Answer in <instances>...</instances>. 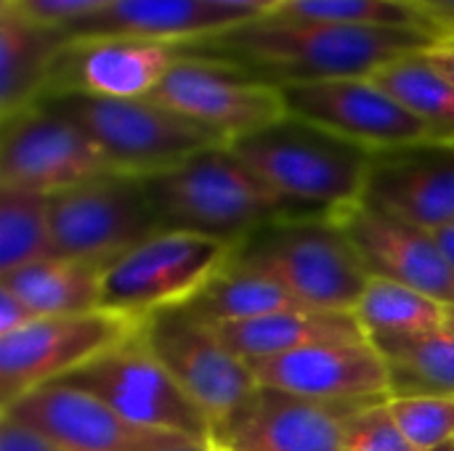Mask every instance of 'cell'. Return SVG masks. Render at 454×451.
I'll return each instance as SVG.
<instances>
[{
  "instance_id": "obj_26",
  "label": "cell",
  "mask_w": 454,
  "mask_h": 451,
  "mask_svg": "<svg viewBox=\"0 0 454 451\" xmlns=\"http://www.w3.org/2000/svg\"><path fill=\"white\" fill-rule=\"evenodd\" d=\"M391 375L394 396H452L454 399V335L442 327L410 338H388L372 343Z\"/></svg>"
},
{
  "instance_id": "obj_17",
  "label": "cell",
  "mask_w": 454,
  "mask_h": 451,
  "mask_svg": "<svg viewBox=\"0 0 454 451\" xmlns=\"http://www.w3.org/2000/svg\"><path fill=\"white\" fill-rule=\"evenodd\" d=\"M258 383L325 404H375L391 399V375L370 340L319 343L250 364Z\"/></svg>"
},
{
  "instance_id": "obj_12",
  "label": "cell",
  "mask_w": 454,
  "mask_h": 451,
  "mask_svg": "<svg viewBox=\"0 0 454 451\" xmlns=\"http://www.w3.org/2000/svg\"><path fill=\"white\" fill-rule=\"evenodd\" d=\"M114 173L98 146L67 117L29 106L3 120L0 189L53 197Z\"/></svg>"
},
{
  "instance_id": "obj_3",
  "label": "cell",
  "mask_w": 454,
  "mask_h": 451,
  "mask_svg": "<svg viewBox=\"0 0 454 451\" xmlns=\"http://www.w3.org/2000/svg\"><path fill=\"white\" fill-rule=\"evenodd\" d=\"M285 199L317 213L362 202L375 154L309 120H282L229 144Z\"/></svg>"
},
{
  "instance_id": "obj_6",
  "label": "cell",
  "mask_w": 454,
  "mask_h": 451,
  "mask_svg": "<svg viewBox=\"0 0 454 451\" xmlns=\"http://www.w3.org/2000/svg\"><path fill=\"white\" fill-rule=\"evenodd\" d=\"M234 250L231 242L194 231H157L104 268L101 308L144 322L157 311L186 306L231 263Z\"/></svg>"
},
{
  "instance_id": "obj_40",
  "label": "cell",
  "mask_w": 454,
  "mask_h": 451,
  "mask_svg": "<svg viewBox=\"0 0 454 451\" xmlns=\"http://www.w3.org/2000/svg\"><path fill=\"white\" fill-rule=\"evenodd\" d=\"M436 451H454L452 444H447V447H442V449H436Z\"/></svg>"
},
{
  "instance_id": "obj_10",
  "label": "cell",
  "mask_w": 454,
  "mask_h": 451,
  "mask_svg": "<svg viewBox=\"0 0 454 451\" xmlns=\"http://www.w3.org/2000/svg\"><path fill=\"white\" fill-rule=\"evenodd\" d=\"M149 98L200 125L221 144H234L287 114L277 85L226 61L181 51Z\"/></svg>"
},
{
  "instance_id": "obj_7",
  "label": "cell",
  "mask_w": 454,
  "mask_h": 451,
  "mask_svg": "<svg viewBox=\"0 0 454 451\" xmlns=\"http://www.w3.org/2000/svg\"><path fill=\"white\" fill-rule=\"evenodd\" d=\"M61 383L82 388L133 425L213 447V425L146 346L141 330Z\"/></svg>"
},
{
  "instance_id": "obj_43",
  "label": "cell",
  "mask_w": 454,
  "mask_h": 451,
  "mask_svg": "<svg viewBox=\"0 0 454 451\" xmlns=\"http://www.w3.org/2000/svg\"><path fill=\"white\" fill-rule=\"evenodd\" d=\"M452 447H454V441H452Z\"/></svg>"
},
{
  "instance_id": "obj_24",
  "label": "cell",
  "mask_w": 454,
  "mask_h": 451,
  "mask_svg": "<svg viewBox=\"0 0 454 451\" xmlns=\"http://www.w3.org/2000/svg\"><path fill=\"white\" fill-rule=\"evenodd\" d=\"M197 322L218 330L237 322H253L271 314H282L290 308H306L298 303L282 284L274 279L229 263L221 274H215L186 306Z\"/></svg>"
},
{
  "instance_id": "obj_1",
  "label": "cell",
  "mask_w": 454,
  "mask_h": 451,
  "mask_svg": "<svg viewBox=\"0 0 454 451\" xmlns=\"http://www.w3.org/2000/svg\"><path fill=\"white\" fill-rule=\"evenodd\" d=\"M442 40L447 37L426 29L309 21L269 11L176 48L226 61L255 80L285 88L338 77H372L386 64L428 51Z\"/></svg>"
},
{
  "instance_id": "obj_4",
  "label": "cell",
  "mask_w": 454,
  "mask_h": 451,
  "mask_svg": "<svg viewBox=\"0 0 454 451\" xmlns=\"http://www.w3.org/2000/svg\"><path fill=\"white\" fill-rule=\"evenodd\" d=\"M231 263L274 279L317 311L354 314L372 279L333 213L274 221L242 239Z\"/></svg>"
},
{
  "instance_id": "obj_41",
  "label": "cell",
  "mask_w": 454,
  "mask_h": 451,
  "mask_svg": "<svg viewBox=\"0 0 454 451\" xmlns=\"http://www.w3.org/2000/svg\"><path fill=\"white\" fill-rule=\"evenodd\" d=\"M213 451H229V449H218V447H213Z\"/></svg>"
},
{
  "instance_id": "obj_35",
  "label": "cell",
  "mask_w": 454,
  "mask_h": 451,
  "mask_svg": "<svg viewBox=\"0 0 454 451\" xmlns=\"http://www.w3.org/2000/svg\"><path fill=\"white\" fill-rule=\"evenodd\" d=\"M418 3L447 35V40H454V0H412Z\"/></svg>"
},
{
  "instance_id": "obj_5",
  "label": "cell",
  "mask_w": 454,
  "mask_h": 451,
  "mask_svg": "<svg viewBox=\"0 0 454 451\" xmlns=\"http://www.w3.org/2000/svg\"><path fill=\"white\" fill-rule=\"evenodd\" d=\"M35 106L74 122L122 175L149 178L192 154L221 144L215 136L152 98H98L85 93H48Z\"/></svg>"
},
{
  "instance_id": "obj_15",
  "label": "cell",
  "mask_w": 454,
  "mask_h": 451,
  "mask_svg": "<svg viewBox=\"0 0 454 451\" xmlns=\"http://www.w3.org/2000/svg\"><path fill=\"white\" fill-rule=\"evenodd\" d=\"M356 407L364 404H325L258 385L229 417L213 425V447L229 451H343L346 420Z\"/></svg>"
},
{
  "instance_id": "obj_20",
  "label": "cell",
  "mask_w": 454,
  "mask_h": 451,
  "mask_svg": "<svg viewBox=\"0 0 454 451\" xmlns=\"http://www.w3.org/2000/svg\"><path fill=\"white\" fill-rule=\"evenodd\" d=\"M253 19L250 13L210 0H112L93 16L67 27L69 40L80 37H136L154 43H192Z\"/></svg>"
},
{
  "instance_id": "obj_11",
  "label": "cell",
  "mask_w": 454,
  "mask_h": 451,
  "mask_svg": "<svg viewBox=\"0 0 454 451\" xmlns=\"http://www.w3.org/2000/svg\"><path fill=\"white\" fill-rule=\"evenodd\" d=\"M141 335L210 425L229 417L261 385L253 367L223 343L218 330L197 322L184 306L146 316Z\"/></svg>"
},
{
  "instance_id": "obj_18",
  "label": "cell",
  "mask_w": 454,
  "mask_h": 451,
  "mask_svg": "<svg viewBox=\"0 0 454 451\" xmlns=\"http://www.w3.org/2000/svg\"><path fill=\"white\" fill-rule=\"evenodd\" d=\"M178 48L170 43L136 37H80L59 53L48 93H85L98 98H149L173 61Z\"/></svg>"
},
{
  "instance_id": "obj_37",
  "label": "cell",
  "mask_w": 454,
  "mask_h": 451,
  "mask_svg": "<svg viewBox=\"0 0 454 451\" xmlns=\"http://www.w3.org/2000/svg\"><path fill=\"white\" fill-rule=\"evenodd\" d=\"M434 234H436V242L442 245V250H444V255H447L450 266L454 268V223L444 226V229H439V231H434Z\"/></svg>"
},
{
  "instance_id": "obj_39",
  "label": "cell",
  "mask_w": 454,
  "mask_h": 451,
  "mask_svg": "<svg viewBox=\"0 0 454 451\" xmlns=\"http://www.w3.org/2000/svg\"><path fill=\"white\" fill-rule=\"evenodd\" d=\"M168 451H213V447H202V444H186V447H178V449Z\"/></svg>"
},
{
  "instance_id": "obj_21",
  "label": "cell",
  "mask_w": 454,
  "mask_h": 451,
  "mask_svg": "<svg viewBox=\"0 0 454 451\" xmlns=\"http://www.w3.org/2000/svg\"><path fill=\"white\" fill-rule=\"evenodd\" d=\"M69 35L0 5V120L35 106Z\"/></svg>"
},
{
  "instance_id": "obj_34",
  "label": "cell",
  "mask_w": 454,
  "mask_h": 451,
  "mask_svg": "<svg viewBox=\"0 0 454 451\" xmlns=\"http://www.w3.org/2000/svg\"><path fill=\"white\" fill-rule=\"evenodd\" d=\"M37 316L8 290L0 287V338L19 332L21 327H27L29 322H35Z\"/></svg>"
},
{
  "instance_id": "obj_23",
  "label": "cell",
  "mask_w": 454,
  "mask_h": 451,
  "mask_svg": "<svg viewBox=\"0 0 454 451\" xmlns=\"http://www.w3.org/2000/svg\"><path fill=\"white\" fill-rule=\"evenodd\" d=\"M104 268L101 263L53 255L0 274V287L16 295L37 319L77 316L101 308Z\"/></svg>"
},
{
  "instance_id": "obj_30",
  "label": "cell",
  "mask_w": 454,
  "mask_h": 451,
  "mask_svg": "<svg viewBox=\"0 0 454 451\" xmlns=\"http://www.w3.org/2000/svg\"><path fill=\"white\" fill-rule=\"evenodd\" d=\"M388 412L418 451H436L454 441L452 396H394Z\"/></svg>"
},
{
  "instance_id": "obj_32",
  "label": "cell",
  "mask_w": 454,
  "mask_h": 451,
  "mask_svg": "<svg viewBox=\"0 0 454 451\" xmlns=\"http://www.w3.org/2000/svg\"><path fill=\"white\" fill-rule=\"evenodd\" d=\"M109 3L112 0H0V5L13 8L29 21H37L43 27H56V29H67L93 16Z\"/></svg>"
},
{
  "instance_id": "obj_8",
  "label": "cell",
  "mask_w": 454,
  "mask_h": 451,
  "mask_svg": "<svg viewBox=\"0 0 454 451\" xmlns=\"http://www.w3.org/2000/svg\"><path fill=\"white\" fill-rule=\"evenodd\" d=\"M144 322L98 308L77 316L35 319L0 338V409L51 383H61L109 348L125 343Z\"/></svg>"
},
{
  "instance_id": "obj_33",
  "label": "cell",
  "mask_w": 454,
  "mask_h": 451,
  "mask_svg": "<svg viewBox=\"0 0 454 451\" xmlns=\"http://www.w3.org/2000/svg\"><path fill=\"white\" fill-rule=\"evenodd\" d=\"M0 451H64L24 423L0 415Z\"/></svg>"
},
{
  "instance_id": "obj_42",
  "label": "cell",
  "mask_w": 454,
  "mask_h": 451,
  "mask_svg": "<svg viewBox=\"0 0 454 451\" xmlns=\"http://www.w3.org/2000/svg\"><path fill=\"white\" fill-rule=\"evenodd\" d=\"M279 3H285V0H279Z\"/></svg>"
},
{
  "instance_id": "obj_28",
  "label": "cell",
  "mask_w": 454,
  "mask_h": 451,
  "mask_svg": "<svg viewBox=\"0 0 454 451\" xmlns=\"http://www.w3.org/2000/svg\"><path fill=\"white\" fill-rule=\"evenodd\" d=\"M53 255L48 197L0 189V274Z\"/></svg>"
},
{
  "instance_id": "obj_27",
  "label": "cell",
  "mask_w": 454,
  "mask_h": 451,
  "mask_svg": "<svg viewBox=\"0 0 454 451\" xmlns=\"http://www.w3.org/2000/svg\"><path fill=\"white\" fill-rule=\"evenodd\" d=\"M447 306L412 287L372 276L354 316L370 343L388 338H410L444 327Z\"/></svg>"
},
{
  "instance_id": "obj_36",
  "label": "cell",
  "mask_w": 454,
  "mask_h": 451,
  "mask_svg": "<svg viewBox=\"0 0 454 451\" xmlns=\"http://www.w3.org/2000/svg\"><path fill=\"white\" fill-rule=\"evenodd\" d=\"M431 61L454 82V40H442L428 51Z\"/></svg>"
},
{
  "instance_id": "obj_19",
  "label": "cell",
  "mask_w": 454,
  "mask_h": 451,
  "mask_svg": "<svg viewBox=\"0 0 454 451\" xmlns=\"http://www.w3.org/2000/svg\"><path fill=\"white\" fill-rule=\"evenodd\" d=\"M362 202L426 231L454 223V144L423 141L378 152Z\"/></svg>"
},
{
  "instance_id": "obj_29",
  "label": "cell",
  "mask_w": 454,
  "mask_h": 451,
  "mask_svg": "<svg viewBox=\"0 0 454 451\" xmlns=\"http://www.w3.org/2000/svg\"><path fill=\"white\" fill-rule=\"evenodd\" d=\"M271 13L287 19L333 21V24H354V27L426 29L447 37L444 29L412 0H285Z\"/></svg>"
},
{
  "instance_id": "obj_31",
  "label": "cell",
  "mask_w": 454,
  "mask_h": 451,
  "mask_svg": "<svg viewBox=\"0 0 454 451\" xmlns=\"http://www.w3.org/2000/svg\"><path fill=\"white\" fill-rule=\"evenodd\" d=\"M343 451H418L396 428L388 401L356 407L346 420Z\"/></svg>"
},
{
  "instance_id": "obj_9",
  "label": "cell",
  "mask_w": 454,
  "mask_h": 451,
  "mask_svg": "<svg viewBox=\"0 0 454 451\" xmlns=\"http://www.w3.org/2000/svg\"><path fill=\"white\" fill-rule=\"evenodd\" d=\"M48 215L56 255L101 266L162 231L144 181L122 173H106L48 197Z\"/></svg>"
},
{
  "instance_id": "obj_13",
  "label": "cell",
  "mask_w": 454,
  "mask_h": 451,
  "mask_svg": "<svg viewBox=\"0 0 454 451\" xmlns=\"http://www.w3.org/2000/svg\"><path fill=\"white\" fill-rule=\"evenodd\" d=\"M290 114L372 154L434 141L428 128L372 77H338L279 88Z\"/></svg>"
},
{
  "instance_id": "obj_14",
  "label": "cell",
  "mask_w": 454,
  "mask_h": 451,
  "mask_svg": "<svg viewBox=\"0 0 454 451\" xmlns=\"http://www.w3.org/2000/svg\"><path fill=\"white\" fill-rule=\"evenodd\" d=\"M0 415L29 425L64 451H168L197 444L176 433L133 425L109 404L69 383L29 391Z\"/></svg>"
},
{
  "instance_id": "obj_16",
  "label": "cell",
  "mask_w": 454,
  "mask_h": 451,
  "mask_svg": "<svg viewBox=\"0 0 454 451\" xmlns=\"http://www.w3.org/2000/svg\"><path fill=\"white\" fill-rule=\"evenodd\" d=\"M340 231L359 253L370 276L388 279L454 306V268L434 231L364 202L333 213Z\"/></svg>"
},
{
  "instance_id": "obj_38",
  "label": "cell",
  "mask_w": 454,
  "mask_h": 451,
  "mask_svg": "<svg viewBox=\"0 0 454 451\" xmlns=\"http://www.w3.org/2000/svg\"><path fill=\"white\" fill-rule=\"evenodd\" d=\"M444 327L454 335V306H447V314H444Z\"/></svg>"
},
{
  "instance_id": "obj_2",
  "label": "cell",
  "mask_w": 454,
  "mask_h": 451,
  "mask_svg": "<svg viewBox=\"0 0 454 451\" xmlns=\"http://www.w3.org/2000/svg\"><path fill=\"white\" fill-rule=\"evenodd\" d=\"M141 181L162 231H194L231 245L282 218L322 215L277 194L229 144H213Z\"/></svg>"
},
{
  "instance_id": "obj_25",
  "label": "cell",
  "mask_w": 454,
  "mask_h": 451,
  "mask_svg": "<svg viewBox=\"0 0 454 451\" xmlns=\"http://www.w3.org/2000/svg\"><path fill=\"white\" fill-rule=\"evenodd\" d=\"M428 51H415L386 64L372 80L412 112L434 141L454 144V82L431 61Z\"/></svg>"
},
{
  "instance_id": "obj_22",
  "label": "cell",
  "mask_w": 454,
  "mask_h": 451,
  "mask_svg": "<svg viewBox=\"0 0 454 451\" xmlns=\"http://www.w3.org/2000/svg\"><path fill=\"white\" fill-rule=\"evenodd\" d=\"M223 343L247 364L285 356L319 343H354L367 340L359 319L346 311L290 308L253 322L218 327Z\"/></svg>"
}]
</instances>
